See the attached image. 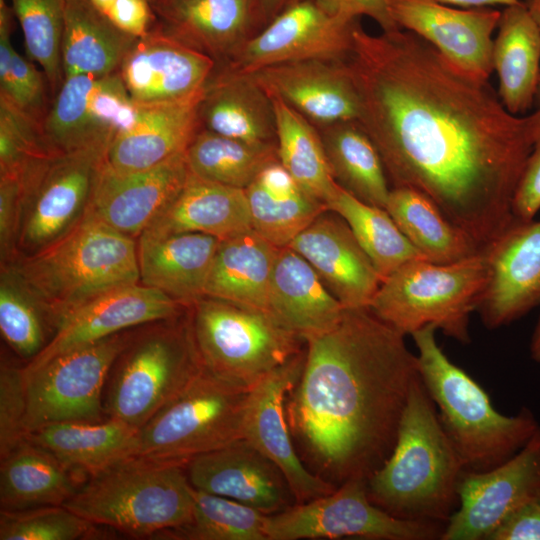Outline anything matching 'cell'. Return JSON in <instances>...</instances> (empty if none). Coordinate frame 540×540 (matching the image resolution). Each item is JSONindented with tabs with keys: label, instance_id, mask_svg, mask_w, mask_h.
Returning a JSON list of instances; mask_svg holds the SVG:
<instances>
[{
	"label": "cell",
	"instance_id": "cell-40",
	"mask_svg": "<svg viewBox=\"0 0 540 540\" xmlns=\"http://www.w3.org/2000/svg\"><path fill=\"white\" fill-rule=\"evenodd\" d=\"M269 97L275 115L279 163L306 192L326 206L338 184L317 127L278 96Z\"/></svg>",
	"mask_w": 540,
	"mask_h": 540
},
{
	"label": "cell",
	"instance_id": "cell-56",
	"mask_svg": "<svg viewBox=\"0 0 540 540\" xmlns=\"http://www.w3.org/2000/svg\"><path fill=\"white\" fill-rule=\"evenodd\" d=\"M264 25L276 17L291 0H256Z\"/></svg>",
	"mask_w": 540,
	"mask_h": 540
},
{
	"label": "cell",
	"instance_id": "cell-35",
	"mask_svg": "<svg viewBox=\"0 0 540 540\" xmlns=\"http://www.w3.org/2000/svg\"><path fill=\"white\" fill-rule=\"evenodd\" d=\"M252 229L278 248L293 239L327 210L279 163L266 166L244 189Z\"/></svg>",
	"mask_w": 540,
	"mask_h": 540
},
{
	"label": "cell",
	"instance_id": "cell-46",
	"mask_svg": "<svg viewBox=\"0 0 540 540\" xmlns=\"http://www.w3.org/2000/svg\"><path fill=\"white\" fill-rule=\"evenodd\" d=\"M11 5L0 0V96L43 124L52 100L49 83L31 59H26L11 43Z\"/></svg>",
	"mask_w": 540,
	"mask_h": 540
},
{
	"label": "cell",
	"instance_id": "cell-13",
	"mask_svg": "<svg viewBox=\"0 0 540 540\" xmlns=\"http://www.w3.org/2000/svg\"><path fill=\"white\" fill-rule=\"evenodd\" d=\"M131 337L119 332L62 353L33 371L23 370L27 435L57 422H101L103 388Z\"/></svg>",
	"mask_w": 540,
	"mask_h": 540
},
{
	"label": "cell",
	"instance_id": "cell-21",
	"mask_svg": "<svg viewBox=\"0 0 540 540\" xmlns=\"http://www.w3.org/2000/svg\"><path fill=\"white\" fill-rule=\"evenodd\" d=\"M488 278L476 311L488 329L540 306V220L517 222L486 251Z\"/></svg>",
	"mask_w": 540,
	"mask_h": 540
},
{
	"label": "cell",
	"instance_id": "cell-1",
	"mask_svg": "<svg viewBox=\"0 0 540 540\" xmlns=\"http://www.w3.org/2000/svg\"><path fill=\"white\" fill-rule=\"evenodd\" d=\"M345 62L391 188L427 196L482 252L519 222L512 203L540 107L510 113L488 80L404 29L374 35L358 22Z\"/></svg>",
	"mask_w": 540,
	"mask_h": 540
},
{
	"label": "cell",
	"instance_id": "cell-54",
	"mask_svg": "<svg viewBox=\"0 0 540 540\" xmlns=\"http://www.w3.org/2000/svg\"><path fill=\"white\" fill-rule=\"evenodd\" d=\"M332 15L347 18L368 16L373 19L382 31L399 29L392 20L388 0H313Z\"/></svg>",
	"mask_w": 540,
	"mask_h": 540
},
{
	"label": "cell",
	"instance_id": "cell-58",
	"mask_svg": "<svg viewBox=\"0 0 540 540\" xmlns=\"http://www.w3.org/2000/svg\"><path fill=\"white\" fill-rule=\"evenodd\" d=\"M525 4L540 29V0H527ZM536 100H538L539 107H540V79H539V84H538Z\"/></svg>",
	"mask_w": 540,
	"mask_h": 540
},
{
	"label": "cell",
	"instance_id": "cell-11",
	"mask_svg": "<svg viewBox=\"0 0 540 540\" xmlns=\"http://www.w3.org/2000/svg\"><path fill=\"white\" fill-rule=\"evenodd\" d=\"M106 146L53 151L32 161L22 177L18 256L33 254L72 229L86 213Z\"/></svg>",
	"mask_w": 540,
	"mask_h": 540
},
{
	"label": "cell",
	"instance_id": "cell-52",
	"mask_svg": "<svg viewBox=\"0 0 540 540\" xmlns=\"http://www.w3.org/2000/svg\"><path fill=\"white\" fill-rule=\"evenodd\" d=\"M487 540H540V493L507 516Z\"/></svg>",
	"mask_w": 540,
	"mask_h": 540
},
{
	"label": "cell",
	"instance_id": "cell-43",
	"mask_svg": "<svg viewBox=\"0 0 540 540\" xmlns=\"http://www.w3.org/2000/svg\"><path fill=\"white\" fill-rule=\"evenodd\" d=\"M265 515L236 500L194 488L191 521L163 536L189 540H267Z\"/></svg>",
	"mask_w": 540,
	"mask_h": 540
},
{
	"label": "cell",
	"instance_id": "cell-31",
	"mask_svg": "<svg viewBox=\"0 0 540 540\" xmlns=\"http://www.w3.org/2000/svg\"><path fill=\"white\" fill-rule=\"evenodd\" d=\"M200 128L227 137L276 143L271 98L249 75L214 69L199 105Z\"/></svg>",
	"mask_w": 540,
	"mask_h": 540
},
{
	"label": "cell",
	"instance_id": "cell-15",
	"mask_svg": "<svg viewBox=\"0 0 540 540\" xmlns=\"http://www.w3.org/2000/svg\"><path fill=\"white\" fill-rule=\"evenodd\" d=\"M136 103L118 72L64 78L43 121L44 136L54 151L106 146L137 122Z\"/></svg>",
	"mask_w": 540,
	"mask_h": 540
},
{
	"label": "cell",
	"instance_id": "cell-9",
	"mask_svg": "<svg viewBox=\"0 0 540 540\" xmlns=\"http://www.w3.org/2000/svg\"><path fill=\"white\" fill-rule=\"evenodd\" d=\"M188 308L203 366L244 388L251 389L304 349L305 341L267 312L207 296Z\"/></svg>",
	"mask_w": 540,
	"mask_h": 540
},
{
	"label": "cell",
	"instance_id": "cell-24",
	"mask_svg": "<svg viewBox=\"0 0 540 540\" xmlns=\"http://www.w3.org/2000/svg\"><path fill=\"white\" fill-rule=\"evenodd\" d=\"M247 75L316 127L358 121L359 97L345 60L288 62Z\"/></svg>",
	"mask_w": 540,
	"mask_h": 540
},
{
	"label": "cell",
	"instance_id": "cell-18",
	"mask_svg": "<svg viewBox=\"0 0 540 540\" xmlns=\"http://www.w3.org/2000/svg\"><path fill=\"white\" fill-rule=\"evenodd\" d=\"M388 9L399 29L417 34L465 73L489 79L494 70L492 34L500 11L456 9L437 0H388Z\"/></svg>",
	"mask_w": 540,
	"mask_h": 540
},
{
	"label": "cell",
	"instance_id": "cell-36",
	"mask_svg": "<svg viewBox=\"0 0 540 540\" xmlns=\"http://www.w3.org/2000/svg\"><path fill=\"white\" fill-rule=\"evenodd\" d=\"M137 39L119 29L90 0H67L61 42L64 78L118 72Z\"/></svg>",
	"mask_w": 540,
	"mask_h": 540
},
{
	"label": "cell",
	"instance_id": "cell-53",
	"mask_svg": "<svg viewBox=\"0 0 540 540\" xmlns=\"http://www.w3.org/2000/svg\"><path fill=\"white\" fill-rule=\"evenodd\" d=\"M105 15L119 29L136 38L146 36L156 21L148 0H115Z\"/></svg>",
	"mask_w": 540,
	"mask_h": 540
},
{
	"label": "cell",
	"instance_id": "cell-8",
	"mask_svg": "<svg viewBox=\"0 0 540 540\" xmlns=\"http://www.w3.org/2000/svg\"><path fill=\"white\" fill-rule=\"evenodd\" d=\"M189 314L131 337L116 359L104 401L109 418L137 429L202 371Z\"/></svg>",
	"mask_w": 540,
	"mask_h": 540
},
{
	"label": "cell",
	"instance_id": "cell-41",
	"mask_svg": "<svg viewBox=\"0 0 540 540\" xmlns=\"http://www.w3.org/2000/svg\"><path fill=\"white\" fill-rule=\"evenodd\" d=\"M185 157L191 174L240 189L278 161L276 143L247 142L202 128L187 146Z\"/></svg>",
	"mask_w": 540,
	"mask_h": 540
},
{
	"label": "cell",
	"instance_id": "cell-51",
	"mask_svg": "<svg viewBox=\"0 0 540 540\" xmlns=\"http://www.w3.org/2000/svg\"><path fill=\"white\" fill-rule=\"evenodd\" d=\"M540 210V136L528 157L516 188L512 212L519 222L534 219Z\"/></svg>",
	"mask_w": 540,
	"mask_h": 540
},
{
	"label": "cell",
	"instance_id": "cell-5",
	"mask_svg": "<svg viewBox=\"0 0 540 540\" xmlns=\"http://www.w3.org/2000/svg\"><path fill=\"white\" fill-rule=\"evenodd\" d=\"M436 331L428 325L411 334L420 378L465 470L487 471L519 452L540 424L527 407L499 413L480 384L443 352Z\"/></svg>",
	"mask_w": 540,
	"mask_h": 540
},
{
	"label": "cell",
	"instance_id": "cell-12",
	"mask_svg": "<svg viewBox=\"0 0 540 540\" xmlns=\"http://www.w3.org/2000/svg\"><path fill=\"white\" fill-rule=\"evenodd\" d=\"M366 484V480L351 479L326 495L265 515L267 540H441L444 524L387 513L369 499Z\"/></svg>",
	"mask_w": 540,
	"mask_h": 540
},
{
	"label": "cell",
	"instance_id": "cell-47",
	"mask_svg": "<svg viewBox=\"0 0 540 540\" xmlns=\"http://www.w3.org/2000/svg\"><path fill=\"white\" fill-rule=\"evenodd\" d=\"M95 524L63 505L0 511V540H75L94 536Z\"/></svg>",
	"mask_w": 540,
	"mask_h": 540
},
{
	"label": "cell",
	"instance_id": "cell-23",
	"mask_svg": "<svg viewBox=\"0 0 540 540\" xmlns=\"http://www.w3.org/2000/svg\"><path fill=\"white\" fill-rule=\"evenodd\" d=\"M344 308L368 307L382 279L346 221L325 210L289 244Z\"/></svg>",
	"mask_w": 540,
	"mask_h": 540
},
{
	"label": "cell",
	"instance_id": "cell-57",
	"mask_svg": "<svg viewBox=\"0 0 540 540\" xmlns=\"http://www.w3.org/2000/svg\"><path fill=\"white\" fill-rule=\"evenodd\" d=\"M529 350L532 360L540 364V316L531 337Z\"/></svg>",
	"mask_w": 540,
	"mask_h": 540
},
{
	"label": "cell",
	"instance_id": "cell-19",
	"mask_svg": "<svg viewBox=\"0 0 540 540\" xmlns=\"http://www.w3.org/2000/svg\"><path fill=\"white\" fill-rule=\"evenodd\" d=\"M179 303L141 283L105 292L65 315L46 346L23 368L33 371L54 357L128 328L181 315Z\"/></svg>",
	"mask_w": 540,
	"mask_h": 540
},
{
	"label": "cell",
	"instance_id": "cell-2",
	"mask_svg": "<svg viewBox=\"0 0 540 540\" xmlns=\"http://www.w3.org/2000/svg\"><path fill=\"white\" fill-rule=\"evenodd\" d=\"M404 337L360 307L345 308L335 326L305 339L286 417L304 460L336 487L367 481L392 452L419 374Z\"/></svg>",
	"mask_w": 540,
	"mask_h": 540
},
{
	"label": "cell",
	"instance_id": "cell-3",
	"mask_svg": "<svg viewBox=\"0 0 540 540\" xmlns=\"http://www.w3.org/2000/svg\"><path fill=\"white\" fill-rule=\"evenodd\" d=\"M465 471L418 374L392 452L367 480L368 497L397 518L446 525L459 505Z\"/></svg>",
	"mask_w": 540,
	"mask_h": 540
},
{
	"label": "cell",
	"instance_id": "cell-61",
	"mask_svg": "<svg viewBox=\"0 0 540 540\" xmlns=\"http://www.w3.org/2000/svg\"><path fill=\"white\" fill-rule=\"evenodd\" d=\"M293 1H295V0H291L290 3L293 2ZM290 3H289V4H290Z\"/></svg>",
	"mask_w": 540,
	"mask_h": 540
},
{
	"label": "cell",
	"instance_id": "cell-38",
	"mask_svg": "<svg viewBox=\"0 0 540 540\" xmlns=\"http://www.w3.org/2000/svg\"><path fill=\"white\" fill-rule=\"evenodd\" d=\"M317 129L335 182L357 199L385 208L391 185L381 156L361 124L344 121Z\"/></svg>",
	"mask_w": 540,
	"mask_h": 540
},
{
	"label": "cell",
	"instance_id": "cell-27",
	"mask_svg": "<svg viewBox=\"0 0 540 540\" xmlns=\"http://www.w3.org/2000/svg\"><path fill=\"white\" fill-rule=\"evenodd\" d=\"M220 240L198 232L138 236L141 284L159 290L189 307L205 297V289Z\"/></svg>",
	"mask_w": 540,
	"mask_h": 540
},
{
	"label": "cell",
	"instance_id": "cell-45",
	"mask_svg": "<svg viewBox=\"0 0 540 540\" xmlns=\"http://www.w3.org/2000/svg\"><path fill=\"white\" fill-rule=\"evenodd\" d=\"M67 0H11L27 55L43 70L53 97L64 81L61 42Z\"/></svg>",
	"mask_w": 540,
	"mask_h": 540
},
{
	"label": "cell",
	"instance_id": "cell-49",
	"mask_svg": "<svg viewBox=\"0 0 540 540\" xmlns=\"http://www.w3.org/2000/svg\"><path fill=\"white\" fill-rule=\"evenodd\" d=\"M27 392L23 368L1 362L0 458L26 439Z\"/></svg>",
	"mask_w": 540,
	"mask_h": 540
},
{
	"label": "cell",
	"instance_id": "cell-22",
	"mask_svg": "<svg viewBox=\"0 0 540 540\" xmlns=\"http://www.w3.org/2000/svg\"><path fill=\"white\" fill-rule=\"evenodd\" d=\"M215 66L209 56L152 27L137 39L118 73L136 103L159 105L200 92Z\"/></svg>",
	"mask_w": 540,
	"mask_h": 540
},
{
	"label": "cell",
	"instance_id": "cell-59",
	"mask_svg": "<svg viewBox=\"0 0 540 540\" xmlns=\"http://www.w3.org/2000/svg\"><path fill=\"white\" fill-rule=\"evenodd\" d=\"M91 3L104 14L115 0H90Z\"/></svg>",
	"mask_w": 540,
	"mask_h": 540
},
{
	"label": "cell",
	"instance_id": "cell-16",
	"mask_svg": "<svg viewBox=\"0 0 540 540\" xmlns=\"http://www.w3.org/2000/svg\"><path fill=\"white\" fill-rule=\"evenodd\" d=\"M306 350L253 386L248 394L243 439L283 474L295 503L326 495L337 487L304 465L286 417V399L301 377Z\"/></svg>",
	"mask_w": 540,
	"mask_h": 540
},
{
	"label": "cell",
	"instance_id": "cell-25",
	"mask_svg": "<svg viewBox=\"0 0 540 540\" xmlns=\"http://www.w3.org/2000/svg\"><path fill=\"white\" fill-rule=\"evenodd\" d=\"M185 469L194 488L236 500L266 515L293 505L289 504L288 495L292 494L281 471L245 439L196 456Z\"/></svg>",
	"mask_w": 540,
	"mask_h": 540
},
{
	"label": "cell",
	"instance_id": "cell-14",
	"mask_svg": "<svg viewBox=\"0 0 540 540\" xmlns=\"http://www.w3.org/2000/svg\"><path fill=\"white\" fill-rule=\"evenodd\" d=\"M359 19L332 15L313 0H295L215 69L247 75L288 62L344 61Z\"/></svg>",
	"mask_w": 540,
	"mask_h": 540
},
{
	"label": "cell",
	"instance_id": "cell-44",
	"mask_svg": "<svg viewBox=\"0 0 540 540\" xmlns=\"http://www.w3.org/2000/svg\"><path fill=\"white\" fill-rule=\"evenodd\" d=\"M51 319L30 289L8 264L0 273V331L21 357L33 359L46 346Z\"/></svg>",
	"mask_w": 540,
	"mask_h": 540
},
{
	"label": "cell",
	"instance_id": "cell-39",
	"mask_svg": "<svg viewBox=\"0 0 540 540\" xmlns=\"http://www.w3.org/2000/svg\"><path fill=\"white\" fill-rule=\"evenodd\" d=\"M385 209L407 239L431 262L454 263L484 253L433 201L415 189L391 188Z\"/></svg>",
	"mask_w": 540,
	"mask_h": 540
},
{
	"label": "cell",
	"instance_id": "cell-33",
	"mask_svg": "<svg viewBox=\"0 0 540 540\" xmlns=\"http://www.w3.org/2000/svg\"><path fill=\"white\" fill-rule=\"evenodd\" d=\"M493 41V69L499 98L514 115L526 113L536 100L540 79V29L525 3L501 12Z\"/></svg>",
	"mask_w": 540,
	"mask_h": 540
},
{
	"label": "cell",
	"instance_id": "cell-17",
	"mask_svg": "<svg viewBox=\"0 0 540 540\" xmlns=\"http://www.w3.org/2000/svg\"><path fill=\"white\" fill-rule=\"evenodd\" d=\"M459 505L441 540H487L513 511L540 493V426L526 445L502 464L465 471Z\"/></svg>",
	"mask_w": 540,
	"mask_h": 540
},
{
	"label": "cell",
	"instance_id": "cell-7",
	"mask_svg": "<svg viewBox=\"0 0 540 540\" xmlns=\"http://www.w3.org/2000/svg\"><path fill=\"white\" fill-rule=\"evenodd\" d=\"M487 278L485 253L447 264L413 260L381 282L368 308L405 336L432 325L467 344Z\"/></svg>",
	"mask_w": 540,
	"mask_h": 540
},
{
	"label": "cell",
	"instance_id": "cell-37",
	"mask_svg": "<svg viewBox=\"0 0 540 540\" xmlns=\"http://www.w3.org/2000/svg\"><path fill=\"white\" fill-rule=\"evenodd\" d=\"M82 483L51 452L26 438L1 458V511L63 505Z\"/></svg>",
	"mask_w": 540,
	"mask_h": 540
},
{
	"label": "cell",
	"instance_id": "cell-48",
	"mask_svg": "<svg viewBox=\"0 0 540 540\" xmlns=\"http://www.w3.org/2000/svg\"><path fill=\"white\" fill-rule=\"evenodd\" d=\"M53 151L42 123L0 96V175H22L32 161Z\"/></svg>",
	"mask_w": 540,
	"mask_h": 540
},
{
	"label": "cell",
	"instance_id": "cell-4",
	"mask_svg": "<svg viewBox=\"0 0 540 540\" xmlns=\"http://www.w3.org/2000/svg\"><path fill=\"white\" fill-rule=\"evenodd\" d=\"M8 265L41 303L55 329L85 302L140 283L134 238L88 211L58 240L33 254L19 255Z\"/></svg>",
	"mask_w": 540,
	"mask_h": 540
},
{
	"label": "cell",
	"instance_id": "cell-34",
	"mask_svg": "<svg viewBox=\"0 0 540 540\" xmlns=\"http://www.w3.org/2000/svg\"><path fill=\"white\" fill-rule=\"evenodd\" d=\"M278 250L253 229L220 240L205 296L268 313L269 287Z\"/></svg>",
	"mask_w": 540,
	"mask_h": 540
},
{
	"label": "cell",
	"instance_id": "cell-55",
	"mask_svg": "<svg viewBox=\"0 0 540 540\" xmlns=\"http://www.w3.org/2000/svg\"><path fill=\"white\" fill-rule=\"evenodd\" d=\"M446 5H455L465 8H481L493 5L513 6L522 4L520 0H437Z\"/></svg>",
	"mask_w": 540,
	"mask_h": 540
},
{
	"label": "cell",
	"instance_id": "cell-26",
	"mask_svg": "<svg viewBox=\"0 0 540 540\" xmlns=\"http://www.w3.org/2000/svg\"><path fill=\"white\" fill-rule=\"evenodd\" d=\"M153 28L220 66L265 25L256 0H173L154 10Z\"/></svg>",
	"mask_w": 540,
	"mask_h": 540
},
{
	"label": "cell",
	"instance_id": "cell-29",
	"mask_svg": "<svg viewBox=\"0 0 540 540\" xmlns=\"http://www.w3.org/2000/svg\"><path fill=\"white\" fill-rule=\"evenodd\" d=\"M344 309L301 255L279 248L268 296V313L277 322L305 341L335 326Z\"/></svg>",
	"mask_w": 540,
	"mask_h": 540
},
{
	"label": "cell",
	"instance_id": "cell-30",
	"mask_svg": "<svg viewBox=\"0 0 540 540\" xmlns=\"http://www.w3.org/2000/svg\"><path fill=\"white\" fill-rule=\"evenodd\" d=\"M138 430L109 418L106 422L52 423L32 431L26 438L51 452L83 479L135 457Z\"/></svg>",
	"mask_w": 540,
	"mask_h": 540
},
{
	"label": "cell",
	"instance_id": "cell-60",
	"mask_svg": "<svg viewBox=\"0 0 540 540\" xmlns=\"http://www.w3.org/2000/svg\"><path fill=\"white\" fill-rule=\"evenodd\" d=\"M153 8V10H156L168 3H170L173 0H148Z\"/></svg>",
	"mask_w": 540,
	"mask_h": 540
},
{
	"label": "cell",
	"instance_id": "cell-50",
	"mask_svg": "<svg viewBox=\"0 0 540 540\" xmlns=\"http://www.w3.org/2000/svg\"><path fill=\"white\" fill-rule=\"evenodd\" d=\"M22 222V177L0 175V254L1 265L18 256Z\"/></svg>",
	"mask_w": 540,
	"mask_h": 540
},
{
	"label": "cell",
	"instance_id": "cell-42",
	"mask_svg": "<svg viewBox=\"0 0 540 540\" xmlns=\"http://www.w3.org/2000/svg\"><path fill=\"white\" fill-rule=\"evenodd\" d=\"M326 208L346 221L382 281L402 265L426 259L402 233L385 208L369 205L339 185Z\"/></svg>",
	"mask_w": 540,
	"mask_h": 540
},
{
	"label": "cell",
	"instance_id": "cell-20",
	"mask_svg": "<svg viewBox=\"0 0 540 540\" xmlns=\"http://www.w3.org/2000/svg\"><path fill=\"white\" fill-rule=\"evenodd\" d=\"M189 176L185 151L127 173L111 169L103 160L87 211L121 233L138 237L176 198Z\"/></svg>",
	"mask_w": 540,
	"mask_h": 540
},
{
	"label": "cell",
	"instance_id": "cell-10",
	"mask_svg": "<svg viewBox=\"0 0 540 540\" xmlns=\"http://www.w3.org/2000/svg\"><path fill=\"white\" fill-rule=\"evenodd\" d=\"M249 391L203 367L139 428L135 458L186 466L196 456L243 439Z\"/></svg>",
	"mask_w": 540,
	"mask_h": 540
},
{
	"label": "cell",
	"instance_id": "cell-6",
	"mask_svg": "<svg viewBox=\"0 0 540 540\" xmlns=\"http://www.w3.org/2000/svg\"><path fill=\"white\" fill-rule=\"evenodd\" d=\"M194 487L184 465L130 458L83 482L63 506L131 537L163 536L191 521Z\"/></svg>",
	"mask_w": 540,
	"mask_h": 540
},
{
	"label": "cell",
	"instance_id": "cell-32",
	"mask_svg": "<svg viewBox=\"0 0 540 540\" xmlns=\"http://www.w3.org/2000/svg\"><path fill=\"white\" fill-rule=\"evenodd\" d=\"M252 229L244 189L190 176L176 198L144 231L198 232L224 240Z\"/></svg>",
	"mask_w": 540,
	"mask_h": 540
},
{
	"label": "cell",
	"instance_id": "cell-28",
	"mask_svg": "<svg viewBox=\"0 0 540 540\" xmlns=\"http://www.w3.org/2000/svg\"><path fill=\"white\" fill-rule=\"evenodd\" d=\"M204 90L176 102L143 105L136 124L110 143L105 164L117 172H135L184 152L200 129L199 105Z\"/></svg>",
	"mask_w": 540,
	"mask_h": 540
}]
</instances>
